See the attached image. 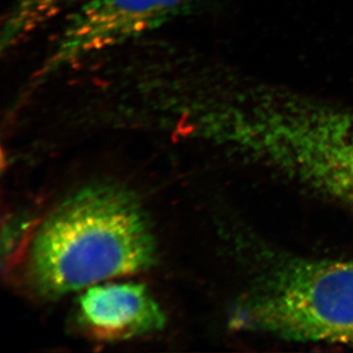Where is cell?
Instances as JSON below:
<instances>
[{
  "label": "cell",
  "mask_w": 353,
  "mask_h": 353,
  "mask_svg": "<svg viewBox=\"0 0 353 353\" xmlns=\"http://www.w3.org/2000/svg\"><path fill=\"white\" fill-rule=\"evenodd\" d=\"M230 326L296 343L353 347V260L274 262L239 297Z\"/></svg>",
  "instance_id": "obj_2"
},
{
  "label": "cell",
  "mask_w": 353,
  "mask_h": 353,
  "mask_svg": "<svg viewBox=\"0 0 353 353\" xmlns=\"http://www.w3.org/2000/svg\"><path fill=\"white\" fill-rule=\"evenodd\" d=\"M78 0H13L0 32L2 54L15 50L34 32L68 10Z\"/></svg>",
  "instance_id": "obj_5"
},
{
  "label": "cell",
  "mask_w": 353,
  "mask_h": 353,
  "mask_svg": "<svg viewBox=\"0 0 353 353\" xmlns=\"http://www.w3.org/2000/svg\"><path fill=\"white\" fill-rule=\"evenodd\" d=\"M199 0H88L67 18L15 105L85 62L145 39L189 15Z\"/></svg>",
  "instance_id": "obj_3"
},
{
  "label": "cell",
  "mask_w": 353,
  "mask_h": 353,
  "mask_svg": "<svg viewBox=\"0 0 353 353\" xmlns=\"http://www.w3.org/2000/svg\"><path fill=\"white\" fill-rule=\"evenodd\" d=\"M157 259L150 221L136 197L112 185L77 192L32 239L28 277L44 296L145 270Z\"/></svg>",
  "instance_id": "obj_1"
},
{
  "label": "cell",
  "mask_w": 353,
  "mask_h": 353,
  "mask_svg": "<svg viewBox=\"0 0 353 353\" xmlns=\"http://www.w3.org/2000/svg\"><path fill=\"white\" fill-rule=\"evenodd\" d=\"M79 319L102 340H125L163 329L165 315L145 285H92L79 299Z\"/></svg>",
  "instance_id": "obj_4"
}]
</instances>
